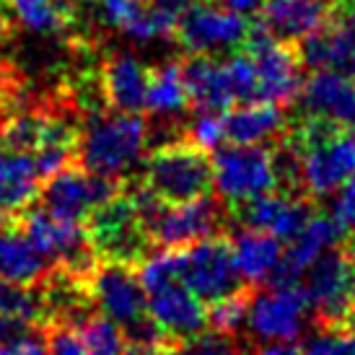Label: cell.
Listing matches in <instances>:
<instances>
[{"instance_id": "cell-44", "label": "cell", "mask_w": 355, "mask_h": 355, "mask_svg": "<svg viewBox=\"0 0 355 355\" xmlns=\"http://www.w3.org/2000/svg\"><path fill=\"white\" fill-rule=\"evenodd\" d=\"M0 132H3V117H0Z\"/></svg>"}, {"instance_id": "cell-32", "label": "cell", "mask_w": 355, "mask_h": 355, "mask_svg": "<svg viewBox=\"0 0 355 355\" xmlns=\"http://www.w3.org/2000/svg\"><path fill=\"white\" fill-rule=\"evenodd\" d=\"M306 355H355V329L350 327H319L309 343Z\"/></svg>"}, {"instance_id": "cell-36", "label": "cell", "mask_w": 355, "mask_h": 355, "mask_svg": "<svg viewBox=\"0 0 355 355\" xmlns=\"http://www.w3.org/2000/svg\"><path fill=\"white\" fill-rule=\"evenodd\" d=\"M332 216L345 226V231H353L355 228V171H353V177L345 182L343 192L337 195L335 207H332Z\"/></svg>"}, {"instance_id": "cell-3", "label": "cell", "mask_w": 355, "mask_h": 355, "mask_svg": "<svg viewBox=\"0 0 355 355\" xmlns=\"http://www.w3.org/2000/svg\"><path fill=\"white\" fill-rule=\"evenodd\" d=\"M143 182L164 202H189L213 187V158L187 135L161 143L143 158Z\"/></svg>"}, {"instance_id": "cell-40", "label": "cell", "mask_w": 355, "mask_h": 355, "mask_svg": "<svg viewBox=\"0 0 355 355\" xmlns=\"http://www.w3.org/2000/svg\"><path fill=\"white\" fill-rule=\"evenodd\" d=\"M16 37V21L10 19V13L6 8H0V50L8 47Z\"/></svg>"}, {"instance_id": "cell-37", "label": "cell", "mask_w": 355, "mask_h": 355, "mask_svg": "<svg viewBox=\"0 0 355 355\" xmlns=\"http://www.w3.org/2000/svg\"><path fill=\"white\" fill-rule=\"evenodd\" d=\"M220 8H228L239 13V16H252V13H259L262 8V0H213Z\"/></svg>"}, {"instance_id": "cell-27", "label": "cell", "mask_w": 355, "mask_h": 355, "mask_svg": "<svg viewBox=\"0 0 355 355\" xmlns=\"http://www.w3.org/2000/svg\"><path fill=\"white\" fill-rule=\"evenodd\" d=\"M189 107V94L184 86V73H182V58L164 60L150 68L148 83V101L146 109L156 117H177Z\"/></svg>"}, {"instance_id": "cell-10", "label": "cell", "mask_w": 355, "mask_h": 355, "mask_svg": "<svg viewBox=\"0 0 355 355\" xmlns=\"http://www.w3.org/2000/svg\"><path fill=\"white\" fill-rule=\"evenodd\" d=\"M249 26L244 16L220 8L213 0H192L179 16L174 37L187 55H216L244 47Z\"/></svg>"}, {"instance_id": "cell-39", "label": "cell", "mask_w": 355, "mask_h": 355, "mask_svg": "<svg viewBox=\"0 0 355 355\" xmlns=\"http://www.w3.org/2000/svg\"><path fill=\"white\" fill-rule=\"evenodd\" d=\"M26 329H31V327L19 322V319H10V316L0 314V343H6L10 337L21 335V332H26Z\"/></svg>"}, {"instance_id": "cell-28", "label": "cell", "mask_w": 355, "mask_h": 355, "mask_svg": "<svg viewBox=\"0 0 355 355\" xmlns=\"http://www.w3.org/2000/svg\"><path fill=\"white\" fill-rule=\"evenodd\" d=\"M0 314L19 319L29 327H42V329L47 324L40 293L34 286H19V283L0 280Z\"/></svg>"}, {"instance_id": "cell-43", "label": "cell", "mask_w": 355, "mask_h": 355, "mask_svg": "<svg viewBox=\"0 0 355 355\" xmlns=\"http://www.w3.org/2000/svg\"><path fill=\"white\" fill-rule=\"evenodd\" d=\"M13 218H16V216H8L6 210H0V228H3V226H8V223H10V220H13Z\"/></svg>"}, {"instance_id": "cell-45", "label": "cell", "mask_w": 355, "mask_h": 355, "mask_svg": "<svg viewBox=\"0 0 355 355\" xmlns=\"http://www.w3.org/2000/svg\"><path fill=\"white\" fill-rule=\"evenodd\" d=\"M65 3H78V0H65Z\"/></svg>"}, {"instance_id": "cell-23", "label": "cell", "mask_w": 355, "mask_h": 355, "mask_svg": "<svg viewBox=\"0 0 355 355\" xmlns=\"http://www.w3.org/2000/svg\"><path fill=\"white\" fill-rule=\"evenodd\" d=\"M50 267V259L24 234L19 216L8 226L0 228V280L19 286H37Z\"/></svg>"}, {"instance_id": "cell-21", "label": "cell", "mask_w": 355, "mask_h": 355, "mask_svg": "<svg viewBox=\"0 0 355 355\" xmlns=\"http://www.w3.org/2000/svg\"><path fill=\"white\" fill-rule=\"evenodd\" d=\"M304 65L355 76V21L332 16L327 26L296 44Z\"/></svg>"}, {"instance_id": "cell-18", "label": "cell", "mask_w": 355, "mask_h": 355, "mask_svg": "<svg viewBox=\"0 0 355 355\" xmlns=\"http://www.w3.org/2000/svg\"><path fill=\"white\" fill-rule=\"evenodd\" d=\"M345 226L335 216L314 213L296 236L288 241V249L283 252L280 267L270 283H298L309 267L314 265L322 254L335 249L345 239Z\"/></svg>"}, {"instance_id": "cell-5", "label": "cell", "mask_w": 355, "mask_h": 355, "mask_svg": "<svg viewBox=\"0 0 355 355\" xmlns=\"http://www.w3.org/2000/svg\"><path fill=\"white\" fill-rule=\"evenodd\" d=\"M241 52H247L254 68L257 101H272L288 107L298 99L304 86V60L298 55L296 44L275 40L259 24H252Z\"/></svg>"}, {"instance_id": "cell-25", "label": "cell", "mask_w": 355, "mask_h": 355, "mask_svg": "<svg viewBox=\"0 0 355 355\" xmlns=\"http://www.w3.org/2000/svg\"><path fill=\"white\" fill-rule=\"evenodd\" d=\"M231 244H234L239 275L247 286L257 288L275 277L280 259H283L280 239L267 231H257V228H239Z\"/></svg>"}, {"instance_id": "cell-7", "label": "cell", "mask_w": 355, "mask_h": 355, "mask_svg": "<svg viewBox=\"0 0 355 355\" xmlns=\"http://www.w3.org/2000/svg\"><path fill=\"white\" fill-rule=\"evenodd\" d=\"M19 223L31 244L50 259V265H65L91 275L99 265V257L91 247L83 220L58 216L47 207H34L29 213H19Z\"/></svg>"}, {"instance_id": "cell-15", "label": "cell", "mask_w": 355, "mask_h": 355, "mask_svg": "<svg viewBox=\"0 0 355 355\" xmlns=\"http://www.w3.org/2000/svg\"><path fill=\"white\" fill-rule=\"evenodd\" d=\"M301 114L322 117L337 128L355 132V76L340 70H314V76L304 80L301 94Z\"/></svg>"}, {"instance_id": "cell-2", "label": "cell", "mask_w": 355, "mask_h": 355, "mask_svg": "<svg viewBox=\"0 0 355 355\" xmlns=\"http://www.w3.org/2000/svg\"><path fill=\"white\" fill-rule=\"evenodd\" d=\"M148 148V122L140 114L99 109L83 119L78 140V164L99 177L125 182L138 168Z\"/></svg>"}, {"instance_id": "cell-4", "label": "cell", "mask_w": 355, "mask_h": 355, "mask_svg": "<svg viewBox=\"0 0 355 355\" xmlns=\"http://www.w3.org/2000/svg\"><path fill=\"white\" fill-rule=\"evenodd\" d=\"M86 234L99 262L138 267L153 249L148 228L143 226L125 184L114 198L107 200L86 218Z\"/></svg>"}, {"instance_id": "cell-1", "label": "cell", "mask_w": 355, "mask_h": 355, "mask_svg": "<svg viewBox=\"0 0 355 355\" xmlns=\"http://www.w3.org/2000/svg\"><path fill=\"white\" fill-rule=\"evenodd\" d=\"M291 148L296 150L301 189L306 198H327L355 171V132L337 128L332 122L311 114H301L286 125L283 135Z\"/></svg>"}, {"instance_id": "cell-30", "label": "cell", "mask_w": 355, "mask_h": 355, "mask_svg": "<svg viewBox=\"0 0 355 355\" xmlns=\"http://www.w3.org/2000/svg\"><path fill=\"white\" fill-rule=\"evenodd\" d=\"M252 296H254V288L241 286L234 293L213 301L210 309H207V322H210V327L220 329V332H228V335H236L239 329L247 324Z\"/></svg>"}, {"instance_id": "cell-26", "label": "cell", "mask_w": 355, "mask_h": 355, "mask_svg": "<svg viewBox=\"0 0 355 355\" xmlns=\"http://www.w3.org/2000/svg\"><path fill=\"white\" fill-rule=\"evenodd\" d=\"M40 171L29 153L0 150V210L19 216L40 198Z\"/></svg>"}, {"instance_id": "cell-16", "label": "cell", "mask_w": 355, "mask_h": 355, "mask_svg": "<svg viewBox=\"0 0 355 355\" xmlns=\"http://www.w3.org/2000/svg\"><path fill=\"white\" fill-rule=\"evenodd\" d=\"M184 86L189 94V107L198 112H226L239 104V89L228 60L213 55H189L182 58Z\"/></svg>"}, {"instance_id": "cell-9", "label": "cell", "mask_w": 355, "mask_h": 355, "mask_svg": "<svg viewBox=\"0 0 355 355\" xmlns=\"http://www.w3.org/2000/svg\"><path fill=\"white\" fill-rule=\"evenodd\" d=\"M304 275L301 288L319 327H340L355 301V257L329 249Z\"/></svg>"}, {"instance_id": "cell-11", "label": "cell", "mask_w": 355, "mask_h": 355, "mask_svg": "<svg viewBox=\"0 0 355 355\" xmlns=\"http://www.w3.org/2000/svg\"><path fill=\"white\" fill-rule=\"evenodd\" d=\"M309 311L301 283H270L252 296L247 329L257 343H293L304 332Z\"/></svg>"}, {"instance_id": "cell-22", "label": "cell", "mask_w": 355, "mask_h": 355, "mask_svg": "<svg viewBox=\"0 0 355 355\" xmlns=\"http://www.w3.org/2000/svg\"><path fill=\"white\" fill-rule=\"evenodd\" d=\"M223 130L234 146H257L277 140L286 130V112L272 101H247L223 112Z\"/></svg>"}, {"instance_id": "cell-17", "label": "cell", "mask_w": 355, "mask_h": 355, "mask_svg": "<svg viewBox=\"0 0 355 355\" xmlns=\"http://www.w3.org/2000/svg\"><path fill=\"white\" fill-rule=\"evenodd\" d=\"M150 68L128 50L101 55V91L104 101L114 112L140 114L148 101Z\"/></svg>"}, {"instance_id": "cell-46", "label": "cell", "mask_w": 355, "mask_h": 355, "mask_svg": "<svg viewBox=\"0 0 355 355\" xmlns=\"http://www.w3.org/2000/svg\"><path fill=\"white\" fill-rule=\"evenodd\" d=\"M249 355H254V353H249Z\"/></svg>"}, {"instance_id": "cell-14", "label": "cell", "mask_w": 355, "mask_h": 355, "mask_svg": "<svg viewBox=\"0 0 355 355\" xmlns=\"http://www.w3.org/2000/svg\"><path fill=\"white\" fill-rule=\"evenodd\" d=\"M91 298L99 314L117 322L122 329L148 311V298L132 265L99 262L91 272Z\"/></svg>"}, {"instance_id": "cell-42", "label": "cell", "mask_w": 355, "mask_h": 355, "mask_svg": "<svg viewBox=\"0 0 355 355\" xmlns=\"http://www.w3.org/2000/svg\"><path fill=\"white\" fill-rule=\"evenodd\" d=\"M340 327H350V329H355V301H353V306H350V311H347L345 322H343Z\"/></svg>"}, {"instance_id": "cell-29", "label": "cell", "mask_w": 355, "mask_h": 355, "mask_svg": "<svg viewBox=\"0 0 355 355\" xmlns=\"http://www.w3.org/2000/svg\"><path fill=\"white\" fill-rule=\"evenodd\" d=\"M254 347L239 343V335H228L220 329H198L174 343V355H249Z\"/></svg>"}, {"instance_id": "cell-35", "label": "cell", "mask_w": 355, "mask_h": 355, "mask_svg": "<svg viewBox=\"0 0 355 355\" xmlns=\"http://www.w3.org/2000/svg\"><path fill=\"white\" fill-rule=\"evenodd\" d=\"M0 355H50L47 353V337L42 327H31L21 335L0 343Z\"/></svg>"}, {"instance_id": "cell-41", "label": "cell", "mask_w": 355, "mask_h": 355, "mask_svg": "<svg viewBox=\"0 0 355 355\" xmlns=\"http://www.w3.org/2000/svg\"><path fill=\"white\" fill-rule=\"evenodd\" d=\"M122 355H174V347H158V345H128Z\"/></svg>"}, {"instance_id": "cell-13", "label": "cell", "mask_w": 355, "mask_h": 355, "mask_svg": "<svg viewBox=\"0 0 355 355\" xmlns=\"http://www.w3.org/2000/svg\"><path fill=\"white\" fill-rule=\"evenodd\" d=\"M228 213H231V223H236L239 228H257L283 241H291L311 220L314 205L306 195H288V192L272 189L236 205H228Z\"/></svg>"}, {"instance_id": "cell-33", "label": "cell", "mask_w": 355, "mask_h": 355, "mask_svg": "<svg viewBox=\"0 0 355 355\" xmlns=\"http://www.w3.org/2000/svg\"><path fill=\"white\" fill-rule=\"evenodd\" d=\"M44 337H47V353L50 355H94L76 324H68V322L47 324Z\"/></svg>"}, {"instance_id": "cell-31", "label": "cell", "mask_w": 355, "mask_h": 355, "mask_svg": "<svg viewBox=\"0 0 355 355\" xmlns=\"http://www.w3.org/2000/svg\"><path fill=\"white\" fill-rule=\"evenodd\" d=\"M34 96L29 80L21 73L19 65L10 60H0V117H8Z\"/></svg>"}, {"instance_id": "cell-6", "label": "cell", "mask_w": 355, "mask_h": 355, "mask_svg": "<svg viewBox=\"0 0 355 355\" xmlns=\"http://www.w3.org/2000/svg\"><path fill=\"white\" fill-rule=\"evenodd\" d=\"M179 277L202 304H213L247 286L239 275L234 244L226 234L179 249Z\"/></svg>"}, {"instance_id": "cell-24", "label": "cell", "mask_w": 355, "mask_h": 355, "mask_svg": "<svg viewBox=\"0 0 355 355\" xmlns=\"http://www.w3.org/2000/svg\"><path fill=\"white\" fill-rule=\"evenodd\" d=\"M3 8L10 13V19L19 24L21 29L31 34H44V37H73L83 34L78 29L80 10L76 3L65 0H3Z\"/></svg>"}, {"instance_id": "cell-34", "label": "cell", "mask_w": 355, "mask_h": 355, "mask_svg": "<svg viewBox=\"0 0 355 355\" xmlns=\"http://www.w3.org/2000/svg\"><path fill=\"white\" fill-rule=\"evenodd\" d=\"M189 140H195L200 148L216 150L223 140H226V130H223V112H198V117L189 122L187 132Z\"/></svg>"}, {"instance_id": "cell-8", "label": "cell", "mask_w": 355, "mask_h": 355, "mask_svg": "<svg viewBox=\"0 0 355 355\" xmlns=\"http://www.w3.org/2000/svg\"><path fill=\"white\" fill-rule=\"evenodd\" d=\"M213 184L218 189V198L226 205H236L277 189L272 148L262 143L257 146L231 143V148H220L213 158Z\"/></svg>"}, {"instance_id": "cell-19", "label": "cell", "mask_w": 355, "mask_h": 355, "mask_svg": "<svg viewBox=\"0 0 355 355\" xmlns=\"http://www.w3.org/2000/svg\"><path fill=\"white\" fill-rule=\"evenodd\" d=\"M335 0H267L259 8V26L275 40L298 44L329 24Z\"/></svg>"}, {"instance_id": "cell-12", "label": "cell", "mask_w": 355, "mask_h": 355, "mask_svg": "<svg viewBox=\"0 0 355 355\" xmlns=\"http://www.w3.org/2000/svg\"><path fill=\"white\" fill-rule=\"evenodd\" d=\"M122 184L125 182L99 177L80 164H70L44 182V187L40 189L42 207L73 220H86L96 207L114 198Z\"/></svg>"}, {"instance_id": "cell-38", "label": "cell", "mask_w": 355, "mask_h": 355, "mask_svg": "<svg viewBox=\"0 0 355 355\" xmlns=\"http://www.w3.org/2000/svg\"><path fill=\"white\" fill-rule=\"evenodd\" d=\"M254 355H306L304 350L293 343H265L254 347Z\"/></svg>"}, {"instance_id": "cell-20", "label": "cell", "mask_w": 355, "mask_h": 355, "mask_svg": "<svg viewBox=\"0 0 355 355\" xmlns=\"http://www.w3.org/2000/svg\"><path fill=\"white\" fill-rule=\"evenodd\" d=\"M148 314L158 322L174 343L187 335H195L207 324V309L182 280L158 286L146 293Z\"/></svg>"}]
</instances>
